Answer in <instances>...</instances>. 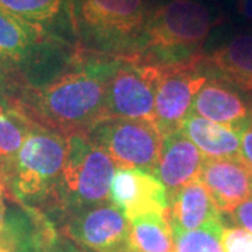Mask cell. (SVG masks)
I'll use <instances>...</instances> for the list:
<instances>
[{
  "instance_id": "obj_1",
  "label": "cell",
  "mask_w": 252,
  "mask_h": 252,
  "mask_svg": "<svg viewBox=\"0 0 252 252\" xmlns=\"http://www.w3.org/2000/svg\"><path fill=\"white\" fill-rule=\"evenodd\" d=\"M79 56L66 69L24 91L14 105L38 126L63 136L87 135L107 119V83L117 58Z\"/></svg>"
},
{
  "instance_id": "obj_2",
  "label": "cell",
  "mask_w": 252,
  "mask_h": 252,
  "mask_svg": "<svg viewBox=\"0 0 252 252\" xmlns=\"http://www.w3.org/2000/svg\"><path fill=\"white\" fill-rule=\"evenodd\" d=\"M216 24L200 0H165L152 9L135 56L157 64H178L199 58Z\"/></svg>"
},
{
  "instance_id": "obj_3",
  "label": "cell",
  "mask_w": 252,
  "mask_h": 252,
  "mask_svg": "<svg viewBox=\"0 0 252 252\" xmlns=\"http://www.w3.org/2000/svg\"><path fill=\"white\" fill-rule=\"evenodd\" d=\"M150 0H70V26L84 51L112 58L137 52Z\"/></svg>"
},
{
  "instance_id": "obj_4",
  "label": "cell",
  "mask_w": 252,
  "mask_h": 252,
  "mask_svg": "<svg viewBox=\"0 0 252 252\" xmlns=\"http://www.w3.org/2000/svg\"><path fill=\"white\" fill-rule=\"evenodd\" d=\"M66 136L34 125L14 160L1 171L14 196L31 205L52 196L66 158Z\"/></svg>"
},
{
  "instance_id": "obj_5",
  "label": "cell",
  "mask_w": 252,
  "mask_h": 252,
  "mask_svg": "<svg viewBox=\"0 0 252 252\" xmlns=\"http://www.w3.org/2000/svg\"><path fill=\"white\" fill-rule=\"evenodd\" d=\"M66 158L52 195L59 206L76 213L111 202V182L117 171L112 160L86 135L66 136Z\"/></svg>"
},
{
  "instance_id": "obj_6",
  "label": "cell",
  "mask_w": 252,
  "mask_h": 252,
  "mask_svg": "<svg viewBox=\"0 0 252 252\" xmlns=\"http://www.w3.org/2000/svg\"><path fill=\"white\" fill-rule=\"evenodd\" d=\"M91 143L108 156L118 170L154 174L164 136L152 121L107 118L87 133Z\"/></svg>"
},
{
  "instance_id": "obj_7",
  "label": "cell",
  "mask_w": 252,
  "mask_h": 252,
  "mask_svg": "<svg viewBox=\"0 0 252 252\" xmlns=\"http://www.w3.org/2000/svg\"><path fill=\"white\" fill-rule=\"evenodd\" d=\"M161 66L139 56H119L107 83V118L154 122Z\"/></svg>"
},
{
  "instance_id": "obj_8",
  "label": "cell",
  "mask_w": 252,
  "mask_h": 252,
  "mask_svg": "<svg viewBox=\"0 0 252 252\" xmlns=\"http://www.w3.org/2000/svg\"><path fill=\"white\" fill-rule=\"evenodd\" d=\"M202 56V55H200ZM200 56L190 62L160 64L161 74L154 102V124L162 136L180 130L202 86L207 81L200 70Z\"/></svg>"
},
{
  "instance_id": "obj_9",
  "label": "cell",
  "mask_w": 252,
  "mask_h": 252,
  "mask_svg": "<svg viewBox=\"0 0 252 252\" xmlns=\"http://www.w3.org/2000/svg\"><path fill=\"white\" fill-rule=\"evenodd\" d=\"M64 233L73 241L95 252H132L129 220L112 202L72 213Z\"/></svg>"
},
{
  "instance_id": "obj_10",
  "label": "cell",
  "mask_w": 252,
  "mask_h": 252,
  "mask_svg": "<svg viewBox=\"0 0 252 252\" xmlns=\"http://www.w3.org/2000/svg\"><path fill=\"white\" fill-rule=\"evenodd\" d=\"M111 202L127 220L149 213L168 215V195L153 174L140 170H117L111 182Z\"/></svg>"
},
{
  "instance_id": "obj_11",
  "label": "cell",
  "mask_w": 252,
  "mask_h": 252,
  "mask_svg": "<svg viewBox=\"0 0 252 252\" xmlns=\"http://www.w3.org/2000/svg\"><path fill=\"white\" fill-rule=\"evenodd\" d=\"M199 66L207 79L252 97V31L234 34L212 52L202 54Z\"/></svg>"
},
{
  "instance_id": "obj_12",
  "label": "cell",
  "mask_w": 252,
  "mask_h": 252,
  "mask_svg": "<svg viewBox=\"0 0 252 252\" xmlns=\"http://www.w3.org/2000/svg\"><path fill=\"white\" fill-rule=\"evenodd\" d=\"M206 157L181 130L164 136L154 177L167 190L168 200L180 189L199 181Z\"/></svg>"
},
{
  "instance_id": "obj_13",
  "label": "cell",
  "mask_w": 252,
  "mask_h": 252,
  "mask_svg": "<svg viewBox=\"0 0 252 252\" xmlns=\"http://www.w3.org/2000/svg\"><path fill=\"white\" fill-rule=\"evenodd\" d=\"M58 44H63L62 38L0 9V69L39 58Z\"/></svg>"
},
{
  "instance_id": "obj_14",
  "label": "cell",
  "mask_w": 252,
  "mask_h": 252,
  "mask_svg": "<svg viewBox=\"0 0 252 252\" xmlns=\"http://www.w3.org/2000/svg\"><path fill=\"white\" fill-rule=\"evenodd\" d=\"M244 95L247 94L221 81L207 79L193 99L190 114L241 133L252 121V99L248 101Z\"/></svg>"
},
{
  "instance_id": "obj_15",
  "label": "cell",
  "mask_w": 252,
  "mask_h": 252,
  "mask_svg": "<svg viewBox=\"0 0 252 252\" xmlns=\"http://www.w3.org/2000/svg\"><path fill=\"white\" fill-rule=\"evenodd\" d=\"M252 171L243 160L206 158L199 181L205 185L220 213H231L251 196Z\"/></svg>"
},
{
  "instance_id": "obj_16",
  "label": "cell",
  "mask_w": 252,
  "mask_h": 252,
  "mask_svg": "<svg viewBox=\"0 0 252 252\" xmlns=\"http://www.w3.org/2000/svg\"><path fill=\"white\" fill-rule=\"evenodd\" d=\"M181 132L198 147L206 158H241V136L227 126L189 114L181 125Z\"/></svg>"
},
{
  "instance_id": "obj_17",
  "label": "cell",
  "mask_w": 252,
  "mask_h": 252,
  "mask_svg": "<svg viewBox=\"0 0 252 252\" xmlns=\"http://www.w3.org/2000/svg\"><path fill=\"white\" fill-rule=\"evenodd\" d=\"M170 224L182 230H196L221 221L220 212L200 181L180 189L168 200Z\"/></svg>"
},
{
  "instance_id": "obj_18",
  "label": "cell",
  "mask_w": 252,
  "mask_h": 252,
  "mask_svg": "<svg viewBox=\"0 0 252 252\" xmlns=\"http://www.w3.org/2000/svg\"><path fill=\"white\" fill-rule=\"evenodd\" d=\"M132 252H175L168 215L149 213L129 220Z\"/></svg>"
},
{
  "instance_id": "obj_19",
  "label": "cell",
  "mask_w": 252,
  "mask_h": 252,
  "mask_svg": "<svg viewBox=\"0 0 252 252\" xmlns=\"http://www.w3.org/2000/svg\"><path fill=\"white\" fill-rule=\"evenodd\" d=\"M0 9L45 30L70 24V0H0Z\"/></svg>"
},
{
  "instance_id": "obj_20",
  "label": "cell",
  "mask_w": 252,
  "mask_h": 252,
  "mask_svg": "<svg viewBox=\"0 0 252 252\" xmlns=\"http://www.w3.org/2000/svg\"><path fill=\"white\" fill-rule=\"evenodd\" d=\"M32 126L20 109L0 99V174L14 160Z\"/></svg>"
},
{
  "instance_id": "obj_21",
  "label": "cell",
  "mask_w": 252,
  "mask_h": 252,
  "mask_svg": "<svg viewBox=\"0 0 252 252\" xmlns=\"http://www.w3.org/2000/svg\"><path fill=\"white\" fill-rule=\"evenodd\" d=\"M175 252H224L223 223L216 221L196 230H182L171 225Z\"/></svg>"
},
{
  "instance_id": "obj_22",
  "label": "cell",
  "mask_w": 252,
  "mask_h": 252,
  "mask_svg": "<svg viewBox=\"0 0 252 252\" xmlns=\"http://www.w3.org/2000/svg\"><path fill=\"white\" fill-rule=\"evenodd\" d=\"M224 252H252V234L240 227H227L223 230Z\"/></svg>"
},
{
  "instance_id": "obj_23",
  "label": "cell",
  "mask_w": 252,
  "mask_h": 252,
  "mask_svg": "<svg viewBox=\"0 0 252 252\" xmlns=\"http://www.w3.org/2000/svg\"><path fill=\"white\" fill-rule=\"evenodd\" d=\"M235 224L252 234V196L245 199L230 213Z\"/></svg>"
},
{
  "instance_id": "obj_24",
  "label": "cell",
  "mask_w": 252,
  "mask_h": 252,
  "mask_svg": "<svg viewBox=\"0 0 252 252\" xmlns=\"http://www.w3.org/2000/svg\"><path fill=\"white\" fill-rule=\"evenodd\" d=\"M241 158L252 171V121L241 130Z\"/></svg>"
},
{
  "instance_id": "obj_25",
  "label": "cell",
  "mask_w": 252,
  "mask_h": 252,
  "mask_svg": "<svg viewBox=\"0 0 252 252\" xmlns=\"http://www.w3.org/2000/svg\"><path fill=\"white\" fill-rule=\"evenodd\" d=\"M234 13L241 23L252 26V0H235Z\"/></svg>"
},
{
  "instance_id": "obj_26",
  "label": "cell",
  "mask_w": 252,
  "mask_h": 252,
  "mask_svg": "<svg viewBox=\"0 0 252 252\" xmlns=\"http://www.w3.org/2000/svg\"><path fill=\"white\" fill-rule=\"evenodd\" d=\"M6 223H7V216H6V205L3 199V182L0 180V237L4 233Z\"/></svg>"
},
{
  "instance_id": "obj_27",
  "label": "cell",
  "mask_w": 252,
  "mask_h": 252,
  "mask_svg": "<svg viewBox=\"0 0 252 252\" xmlns=\"http://www.w3.org/2000/svg\"><path fill=\"white\" fill-rule=\"evenodd\" d=\"M1 89H3V86H1V76H0V99H3V95H1Z\"/></svg>"
},
{
  "instance_id": "obj_28",
  "label": "cell",
  "mask_w": 252,
  "mask_h": 252,
  "mask_svg": "<svg viewBox=\"0 0 252 252\" xmlns=\"http://www.w3.org/2000/svg\"><path fill=\"white\" fill-rule=\"evenodd\" d=\"M251 195H252V175H251Z\"/></svg>"
}]
</instances>
